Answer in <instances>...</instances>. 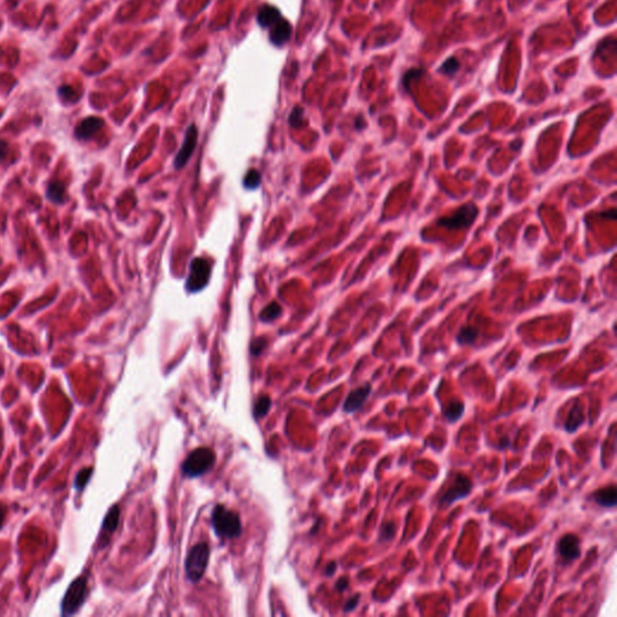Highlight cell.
<instances>
[{"label":"cell","mask_w":617,"mask_h":617,"mask_svg":"<svg viewBox=\"0 0 617 617\" xmlns=\"http://www.w3.org/2000/svg\"><path fill=\"white\" fill-rule=\"evenodd\" d=\"M211 524L215 533L221 539H234L240 537L243 526L238 513L217 504L211 513Z\"/></svg>","instance_id":"1"},{"label":"cell","mask_w":617,"mask_h":617,"mask_svg":"<svg viewBox=\"0 0 617 617\" xmlns=\"http://www.w3.org/2000/svg\"><path fill=\"white\" fill-rule=\"evenodd\" d=\"M216 462V455L209 448H198L193 450L182 463V474L189 479L199 477L210 472Z\"/></svg>","instance_id":"2"},{"label":"cell","mask_w":617,"mask_h":617,"mask_svg":"<svg viewBox=\"0 0 617 617\" xmlns=\"http://www.w3.org/2000/svg\"><path fill=\"white\" fill-rule=\"evenodd\" d=\"M210 548L205 543H199L190 548L185 561V570L187 579L197 584L202 580L209 565Z\"/></svg>","instance_id":"3"},{"label":"cell","mask_w":617,"mask_h":617,"mask_svg":"<svg viewBox=\"0 0 617 617\" xmlns=\"http://www.w3.org/2000/svg\"><path fill=\"white\" fill-rule=\"evenodd\" d=\"M87 597V579L81 576L77 578L76 580L71 582L69 587H68L66 594L63 597L62 604V615L70 616L74 615L78 609L82 606L86 601Z\"/></svg>","instance_id":"4"},{"label":"cell","mask_w":617,"mask_h":617,"mask_svg":"<svg viewBox=\"0 0 617 617\" xmlns=\"http://www.w3.org/2000/svg\"><path fill=\"white\" fill-rule=\"evenodd\" d=\"M479 209L475 204L468 203L459 206L455 212L448 217H441L436 222L439 227L448 228V229H465L475 222Z\"/></svg>","instance_id":"5"},{"label":"cell","mask_w":617,"mask_h":617,"mask_svg":"<svg viewBox=\"0 0 617 617\" xmlns=\"http://www.w3.org/2000/svg\"><path fill=\"white\" fill-rule=\"evenodd\" d=\"M211 264L206 258L197 257L190 262L189 275L187 278L186 287L190 293L199 292L205 287L210 280Z\"/></svg>","instance_id":"6"},{"label":"cell","mask_w":617,"mask_h":617,"mask_svg":"<svg viewBox=\"0 0 617 617\" xmlns=\"http://www.w3.org/2000/svg\"><path fill=\"white\" fill-rule=\"evenodd\" d=\"M473 488V482L463 474H456L453 477V481L449 488L445 491L444 494L441 496L439 504L440 506L448 507L456 503L457 500L465 498L470 494V491Z\"/></svg>","instance_id":"7"},{"label":"cell","mask_w":617,"mask_h":617,"mask_svg":"<svg viewBox=\"0 0 617 617\" xmlns=\"http://www.w3.org/2000/svg\"><path fill=\"white\" fill-rule=\"evenodd\" d=\"M197 138H198V131H197L196 125L190 124L186 132L185 140H183L181 150H180L179 153H177L175 157V161H174V166H175V169H182L183 166L187 164V162L189 161V158L193 155L194 150H196Z\"/></svg>","instance_id":"8"},{"label":"cell","mask_w":617,"mask_h":617,"mask_svg":"<svg viewBox=\"0 0 617 617\" xmlns=\"http://www.w3.org/2000/svg\"><path fill=\"white\" fill-rule=\"evenodd\" d=\"M557 552L565 562H572L581 556L580 539L575 534H565L558 540Z\"/></svg>","instance_id":"9"},{"label":"cell","mask_w":617,"mask_h":617,"mask_svg":"<svg viewBox=\"0 0 617 617\" xmlns=\"http://www.w3.org/2000/svg\"><path fill=\"white\" fill-rule=\"evenodd\" d=\"M370 385H364V386H360L350 392L345 403H344V411L347 412V414H353V412L359 410L367 401L368 397L370 395Z\"/></svg>","instance_id":"10"},{"label":"cell","mask_w":617,"mask_h":617,"mask_svg":"<svg viewBox=\"0 0 617 617\" xmlns=\"http://www.w3.org/2000/svg\"><path fill=\"white\" fill-rule=\"evenodd\" d=\"M104 125V121L99 117H87L83 121H81L75 128V135L80 140H88L93 136L95 133L99 132L101 127Z\"/></svg>","instance_id":"11"},{"label":"cell","mask_w":617,"mask_h":617,"mask_svg":"<svg viewBox=\"0 0 617 617\" xmlns=\"http://www.w3.org/2000/svg\"><path fill=\"white\" fill-rule=\"evenodd\" d=\"M292 35V26L289 25L288 21H286V19L281 18L280 21L278 23H275L274 26L270 28V32H269V37H270V41L274 44L275 46H282L285 45V42L288 41V39Z\"/></svg>","instance_id":"12"},{"label":"cell","mask_w":617,"mask_h":617,"mask_svg":"<svg viewBox=\"0 0 617 617\" xmlns=\"http://www.w3.org/2000/svg\"><path fill=\"white\" fill-rule=\"evenodd\" d=\"M282 18L281 12L279 9L271 5H263L258 10L257 22L261 27L265 29H270L275 23H278Z\"/></svg>","instance_id":"13"},{"label":"cell","mask_w":617,"mask_h":617,"mask_svg":"<svg viewBox=\"0 0 617 617\" xmlns=\"http://www.w3.org/2000/svg\"><path fill=\"white\" fill-rule=\"evenodd\" d=\"M592 499L601 506H604V507L615 506L616 502H617L616 487L611 485V486L604 487V488L595 491V492L592 494Z\"/></svg>","instance_id":"14"},{"label":"cell","mask_w":617,"mask_h":617,"mask_svg":"<svg viewBox=\"0 0 617 617\" xmlns=\"http://www.w3.org/2000/svg\"><path fill=\"white\" fill-rule=\"evenodd\" d=\"M585 422V415L581 405H574L569 412L567 421H565V431L568 433H574Z\"/></svg>","instance_id":"15"},{"label":"cell","mask_w":617,"mask_h":617,"mask_svg":"<svg viewBox=\"0 0 617 617\" xmlns=\"http://www.w3.org/2000/svg\"><path fill=\"white\" fill-rule=\"evenodd\" d=\"M464 409V403L455 399L442 408V416L446 418V421L450 422V423H453V422H457L462 417Z\"/></svg>","instance_id":"16"},{"label":"cell","mask_w":617,"mask_h":617,"mask_svg":"<svg viewBox=\"0 0 617 617\" xmlns=\"http://www.w3.org/2000/svg\"><path fill=\"white\" fill-rule=\"evenodd\" d=\"M46 196L54 204H63L66 200V186L62 181L50 182Z\"/></svg>","instance_id":"17"},{"label":"cell","mask_w":617,"mask_h":617,"mask_svg":"<svg viewBox=\"0 0 617 617\" xmlns=\"http://www.w3.org/2000/svg\"><path fill=\"white\" fill-rule=\"evenodd\" d=\"M119 514L121 513H119L118 505H114L110 510H109L108 515L105 516V519H104L103 527H101V530H103L104 533L112 534L116 530V528H117V526H118Z\"/></svg>","instance_id":"18"},{"label":"cell","mask_w":617,"mask_h":617,"mask_svg":"<svg viewBox=\"0 0 617 617\" xmlns=\"http://www.w3.org/2000/svg\"><path fill=\"white\" fill-rule=\"evenodd\" d=\"M477 336H479V330L474 327H463L457 334V343L459 345H473L476 342Z\"/></svg>","instance_id":"19"},{"label":"cell","mask_w":617,"mask_h":617,"mask_svg":"<svg viewBox=\"0 0 617 617\" xmlns=\"http://www.w3.org/2000/svg\"><path fill=\"white\" fill-rule=\"evenodd\" d=\"M271 409V398L269 395H261L254 403L253 408V416L254 418L260 420L268 415V412Z\"/></svg>","instance_id":"20"},{"label":"cell","mask_w":617,"mask_h":617,"mask_svg":"<svg viewBox=\"0 0 617 617\" xmlns=\"http://www.w3.org/2000/svg\"><path fill=\"white\" fill-rule=\"evenodd\" d=\"M459 68H461V63H459V60L455 57H450L445 60L444 63L441 64L440 67H439L438 71L439 73L446 75V76H453V75H456L457 73H458Z\"/></svg>","instance_id":"21"},{"label":"cell","mask_w":617,"mask_h":617,"mask_svg":"<svg viewBox=\"0 0 617 617\" xmlns=\"http://www.w3.org/2000/svg\"><path fill=\"white\" fill-rule=\"evenodd\" d=\"M280 313H281V306L279 305L276 302H272L268 306H265V309L261 312L260 318L264 322H271V321H274V320L278 318V317L280 316Z\"/></svg>","instance_id":"22"},{"label":"cell","mask_w":617,"mask_h":617,"mask_svg":"<svg viewBox=\"0 0 617 617\" xmlns=\"http://www.w3.org/2000/svg\"><path fill=\"white\" fill-rule=\"evenodd\" d=\"M261 185V173L256 169L248 170L244 180V186L248 189H254Z\"/></svg>","instance_id":"23"},{"label":"cell","mask_w":617,"mask_h":617,"mask_svg":"<svg viewBox=\"0 0 617 617\" xmlns=\"http://www.w3.org/2000/svg\"><path fill=\"white\" fill-rule=\"evenodd\" d=\"M92 473H93V468H84L81 470V472L77 474L76 480H75V488H77L78 491H82L84 486L90 481Z\"/></svg>","instance_id":"24"},{"label":"cell","mask_w":617,"mask_h":617,"mask_svg":"<svg viewBox=\"0 0 617 617\" xmlns=\"http://www.w3.org/2000/svg\"><path fill=\"white\" fill-rule=\"evenodd\" d=\"M395 535V524L393 522H386L380 529L379 539L380 541H391Z\"/></svg>","instance_id":"25"},{"label":"cell","mask_w":617,"mask_h":617,"mask_svg":"<svg viewBox=\"0 0 617 617\" xmlns=\"http://www.w3.org/2000/svg\"><path fill=\"white\" fill-rule=\"evenodd\" d=\"M303 115H304V110L301 107L293 109L291 115H289V124L292 127L298 128L303 123Z\"/></svg>","instance_id":"26"},{"label":"cell","mask_w":617,"mask_h":617,"mask_svg":"<svg viewBox=\"0 0 617 617\" xmlns=\"http://www.w3.org/2000/svg\"><path fill=\"white\" fill-rule=\"evenodd\" d=\"M265 344L267 343H265L264 337H258V339L253 340V343L251 344V353L253 354V356H260L262 351L264 350Z\"/></svg>","instance_id":"27"},{"label":"cell","mask_w":617,"mask_h":617,"mask_svg":"<svg viewBox=\"0 0 617 617\" xmlns=\"http://www.w3.org/2000/svg\"><path fill=\"white\" fill-rule=\"evenodd\" d=\"M422 74H423V70H422V69H411V70H409L408 73L404 75V86L409 87V83H410V81L414 80V78L420 77Z\"/></svg>","instance_id":"28"},{"label":"cell","mask_w":617,"mask_h":617,"mask_svg":"<svg viewBox=\"0 0 617 617\" xmlns=\"http://www.w3.org/2000/svg\"><path fill=\"white\" fill-rule=\"evenodd\" d=\"M359 601H360L359 594L354 595L353 598H351L350 601L346 603L345 606H344V612H351V611H353V610L357 608V605L359 604Z\"/></svg>","instance_id":"29"},{"label":"cell","mask_w":617,"mask_h":617,"mask_svg":"<svg viewBox=\"0 0 617 617\" xmlns=\"http://www.w3.org/2000/svg\"><path fill=\"white\" fill-rule=\"evenodd\" d=\"M9 153V145L8 142L3 139H0V162H3L6 158Z\"/></svg>","instance_id":"30"},{"label":"cell","mask_w":617,"mask_h":617,"mask_svg":"<svg viewBox=\"0 0 617 617\" xmlns=\"http://www.w3.org/2000/svg\"><path fill=\"white\" fill-rule=\"evenodd\" d=\"M349 584H350V582H349V580H347V579H345V578L340 579V580L337 581L336 584H335V588H336V591H339V592H344V591H345V589L347 588V586H349Z\"/></svg>","instance_id":"31"},{"label":"cell","mask_w":617,"mask_h":617,"mask_svg":"<svg viewBox=\"0 0 617 617\" xmlns=\"http://www.w3.org/2000/svg\"><path fill=\"white\" fill-rule=\"evenodd\" d=\"M335 569H336V563H335V562H330V563L328 565H327V568H326V575L327 576H333L334 572H335Z\"/></svg>","instance_id":"32"},{"label":"cell","mask_w":617,"mask_h":617,"mask_svg":"<svg viewBox=\"0 0 617 617\" xmlns=\"http://www.w3.org/2000/svg\"><path fill=\"white\" fill-rule=\"evenodd\" d=\"M5 516H6V506L4 505V504L0 503V528H2L3 523H4Z\"/></svg>","instance_id":"33"},{"label":"cell","mask_w":617,"mask_h":617,"mask_svg":"<svg viewBox=\"0 0 617 617\" xmlns=\"http://www.w3.org/2000/svg\"><path fill=\"white\" fill-rule=\"evenodd\" d=\"M509 445H510V440H509V438H507V436H504V438H503L502 440H500V442H499V449L505 450V449H506L507 446H509Z\"/></svg>","instance_id":"34"},{"label":"cell","mask_w":617,"mask_h":617,"mask_svg":"<svg viewBox=\"0 0 617 617\" xmlns=\"http://www.w3.org/2000/svg\"><path fill=\"white\" fill-rule=\"evenodd\" d=\"M603 215H604V216H606L608 218H615L616 217V211L612 209V210H610V211H606V212H604Z\"/></svg>","instance_id":"35"}]
</instances>
